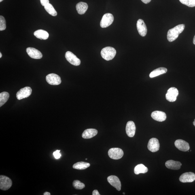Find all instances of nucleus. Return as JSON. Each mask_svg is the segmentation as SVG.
Instances as JSON below:
<instances>
[{
    "mask_svg": "<svg viewBox=\"0 0 195 195\" xmlns=\"http://www.w3.org/2000/svg\"><path fill=\"white\" fill-rule=\"evenodd\" d=\"M184 24H180L168 31L167 35L168 41L172 42L178 37L179 35L185 29Z\"/></svg>",
    "mask_w": 195,
    "mask_h": 195,
    "instance_id": "f257e3e1",
    "label": "nucleus"
},
{
    "mask_svg": "<svg viewBox=\"0 0 195 195\" xmlns=\"http://www.w3.org/2000/svg\"><path fill=\"white\" fill-rule=\"evenodd\" d=\"M116 50L113 47H107L102 49L101 55L102 58L107 61L111 60L116 55Z\"/></svg>",
    "mask_w": 195,
    "mask_h": 195,
    "instance_id": "f03ea898",
    "label": "nucleus"
},
{
    "mask_svg": "<svg viewBox=\"0 0 195 195\" xmlns=\"http://www.w3.org/2000/svg\"><path fill=\"white\" fill-rule=\"evenodd\" d=\"M12 181L6 176H0V189L3 190H8L12 186Z\"/></svg>",
    "mask_w": 195,
    "mask_h": 195,
    "instance_id": "7ed1b4c3",
    "label": "nucleus"
},
{
    "mask_svg": "<svg viewBox=\"0 0 195 195\" xmlns=\"http://www.w3.org/2000/svg\"><path fill=\"white\" fill-rule=\"evenodd\" d=\"M109 156L112 159L118 160L122 158L124 155L123 151L119 148H113L110 149L108 151Z\"/></svg>",
    "mask_w": 195,
    "mask_h": 195,
    "instance_id": "20e7f679",
    "label": "nucleus"
},
{
    "mask_svg": "<svg viewBox=\"0 0 195 195\" xmlns=\"http://www.w3.org/2000/svg\"><path fill=\"white\" fill-rule=\"evenodd\" d=\"M114 17L113 15L110 13H107L104 15L100 22V26L102 28L108 27L113 23Z\"/></svg>",
    "mask_w": 195,
    "mask_h": 195,
    "instance_id": "39448f33",
    "label": "nucleus"
},
{
    "mask_svg": "<svg viewBox=\"0 0 195 195\" xmlns=\"http://www.w3.org/2000/svg\"><path fill=\"white\" fill-rule=\"evenodd\" d=\"M179 95V91L175 87H171L167 91L166 94V99L170 102H175L177 99V97Z\"/></svg>",
    "mask_w": 195,
    "mask_h": 195,
    "instance_id": "423d86ee",
    "label": "nucleus"
},
{
    "mask_svg": "<svg viewBox=\"0 0 195 195\" xmlns=\"http://www.w3.org/2000/svg\"><path fill=\"white\" fill-rule=\"evenodd\" d=\"M47 82L49 84L53 86H58L61 84V78L59 76L54 73H51L47 75L46 77Z\"/></svg>",
    "mask_w": 195,
    "mask_h": 195,
    "instance_id": "0eeeda50",
    "label": "nucleus"
},
{
    "mask_svg": "<svg viewBox=\"0 0 195 195\" xmlns=\"http://www.w3.org/2000/svg\"><path fill=\"white\" fill-rule=\"evenodd\" d=\"M32 89L31 87H25L21 89L17 92L16 97L19 100H21L24 98L29 97L32 94Z\"/></svg>",
    "mask_w": 195,
    "mask_h": 195,
    "instance_id": "6e6552de",
    "label": "nucleus"
},
{
    "mask_svg": "<svg viewBox=\"0 0 195 195\" xmlns=\"http://www.w3.org/2000/svg\"><path fill=\"white\" fill-rule=\"evenodd\" d=\"M65 57L70 63L75 66H79L81 64V61L75 55L69 51L66 52Z\"/></svg>",
    "mask_w": 195,
    "mask_h": 195,
    "instance_id": "1a4fd4ad",
    "label": "nucleus"
},
{
    "mask_svg": "<svg viewBox=\"0 0 195 195\" xmlns=\"http://www.w3.org/2000/svg\"><path fill=\"white\" fill-rule=\"evenodd\" d=\"M160 147V143L156 138H153L150 140L147 145L149 150L152 152H156L159 150Z\"/></svg>",
    "mask_w": 195,
    "mask_h": 195,
    "instance_id": "9d476101",
    "label": "nucleus"
},
{
    "mask_svg": "<svg viewBox=\"0 0 195 195\" xmlns=\"http://www.w3.org/2000/svg\"><path fill=\"white\" fill-rule=\"evenodd\" d=\"M195 174L192 172L183 173L179 178V180L183 183H192L195 181Z\"/></svg>",
    "mask_w": 195,
    "mask_h": 195,
    "instance_id": "9b49d317",
    "label": "nucleus"
},
{
    "mask_svg": "<svg viewBox=\"0 0 195 195\" xmlns=\"http://www.w3.org/2000/svg\"><path fill=\"white\" fill-rule=\"evenodd\" d=\"M107 180L110 184L116 188L117 190L119 191L121 190V182L118 177L115 176H110L108 177Z\"/></svg>",
    "mask_w": 195,
    "mask_h": 195,
    "instance_id": "f8f14e48",
    "label": "nucleus"
},
{
    "mask_svg": "<svg viewBox=\"0 0 195 195\" xmlns=\"http://www.w3.org/2000/svg\"><path fill=\"white\" fill-rule=\"evenodd\" d=\"M26 52L30 57L34 59H40L42 57V54L39 50L33 47H28Z\"/></svg>",
    "mask_w": 195,
    "mask_h": 195,
    "instance_id": "ddd939ff",
    "label": "nucleus"
},
{
    "mask_svg": "<svg viewBox=\"0 0 195 195\" xmlns=\"http://www.w3.org/2000/svg\"><path fill=\"white\" fill-rule=\"evenodd\" d=\"M137 27L140 35L145 37L147 33V28L143 20L140 19L137 21Z\"/></svg>",
    "mask_w": 195,
    "mask_h": 195,
    "instance_id": "4468645a",
    "label": "nucleus"
},
{
    "mask_svg": "<svg viewBox=\"0 0 195 195\" xmlns=\"http://www.w3.org/2000/svg\"><path fill=\"white\" fill-rule=\"evenodd\" d=\"M175 145L177 148L181 151H188L190 149L189 143L182 140L179 139L176 140Z\"/></svg>",
    "mask_w": 195,
    "mask_h": 195,
    "instance_id": "2eb2a0df",
    "label": "nucleus"
},
{
    "mask_svg": "<svg viewBox=\"0 0 195 195\" xmlns=\"http://www.w3.org/2000/svg\"><path fill=\"white\" fill-rule=\"evenodd\" d=\"M136 127L135 124L133 121H129L127 123L126 132L127 135L130 137H133L135 135Z\"/></svg>",
    "mask_w": 195,
    "mask_h": 195,
    "instance_id": "dca6fc26",
    "label": "nucleus"
},
{
    "mask_svg": "<svg viewBox=\"0 0 195 195\" xmlns=\"http://www.w3.org/2000/svg\"><path fill=\"white\" fill-rule=\"evenodd\" d=\"M151 116L154 120L159 122H162L166 120V113L163 112L156 111L151 113Z\"/></svg>",
    "mask_w": 195,
    "mask_h": 195,
    "instance_id": "f3484780",
    "label": "nucleus"
},
{
    "mask_svg": "<svg viewBox=\"0 0 195 195\" xmlns=\"http://www.w3.org/2000/svg\"><path fill=\"white\" fill-rule=\"evenodd\" d=\"M165 165L168 169L173 170H178L181 168L182 164L178 161L173 160H169L166 162Z\"/></svg>",
    "mask_w": 195,
    "mask_h": 195,
    "instance_id": "a211bd4d",
    "label": "nucleus"
},
{
    "mask_svg": "<svg viewBox=\"0 0 195 195\" xmlns=\"http://www.w3.org/2000/svg\"><path fill=\"white\" fill-rule=\"evenodd\" d=\"M98 134L97 130L94 129H88L85 130L82 134V137L84 139H90Z\"/></svg>",
    "mask_w": 195,
    "mask_h": 195,
    "instance_id": "6ab92c4d",
    "label": "nucleus"
},
{
    "mask_svg": "<svg viewBox=\"0 0 195 195\" xmlns=\"http://www.w3.org/2000/svg\"><path fill=\"white\" fill-rule=\"evenodd\" d=\"M34 35L37 39L46 40L48 39L49 34L47 31L42 29H39L34 32Z\"/></svg>",
    "mask_w": 195,
    "mask_h": 195,
    "instance_id": "aec40b11",
    "label": "nucleus"
},
{
    "mask_svg": "<svg viewBox=\"0 0 195 195\" xmlns=\"http://www.w3.org/2000/svg\"><path fill=\"white\" fill-rule=\"evenodd\" d=\"M88 8V4L83 2H80L77 4L76 5V10L78 14L83 15L86 12Z\"/></svg>",
    "mask_w": 195,
    "mask_h": 195,
    "instance_id": "412c9836",
    "label": "nucleus"
},
{
    "mask_svg": "<svg viewBox=\"0 0 195 195\" xmlns=\"http://www.w3.org/2000/svg\"><path fill=\"white\" fill-rule=\"evenodd\" d=\"M167 71V69L164 67H160L154 70L150 74V77L151 78L158 76L159 75L166 73Z\"/></svg>",
    "mask_w": 195,
    "mask_h": 195,
    "instance_id": "4be33fe9",
    "label": "nucleus"
},
{
    "mask_svg": "<svg viewBox=\"0 0 195 195\" xmlns=\"http://www.w3.org/2000/svg\"><path fill=\"white\" fill-rule=\"evenodd\" d=\"M148 168L143 164L137 165L134 169V172L136 175H139L140 173H145L148 172Z\"/></svg>",
    "mask_w": 195,
    "mask_h": 195,
    "instance_id": "5701e85b",
    "label": "nucleus"
},
{
    "mask_svg": "<svg viewBox=\"0 0 195 195\" xmlns=\"http://www.w3.org/2000/svg\"><path fill=\"white\" fill-rule=\"evenodd\" d=\"M90 166V164L88 163L80 162L74 164L73 168L74 169L78 170H84L89 167Z\"/></svg>",
    "mask_w": 195,
    "mask_h": 195,
    "instance_id": "b1692460",
    "label": "nucleus"
},
{
    "mask_svg": "<svg viewBox=\"0 0 195 195\" xmlns=\"http://www.w3.org/2000/svg\"><path fill=\"white\" fill-rule=\"evenodd\" d=\"M44 8L47 12L51 15L55 16L57 15V12L53 5L51 4H47L44 6Z\"/></svg>",
    "mask_w": 195,
    "mask_h": 195,
    "instance_id": "393cba45",
    "label": "nucleus"
},
{
    "mask_svg": "<svg viewBox=\"0 0 195 195\" xmlns=\"http://www.w3.org/2000/svg\"><path fill=\"white\" fill-rule=\"evenodd\" d=\"M9 97L8 92H3L0 94V107L4 105L8 101Z\"/></svg>",
    "mask_w": 195,
    "mask_h": 195,
    "instance_id": "a878e982",
    "label": "nucleus"
},
{
    "mask_svg": "<svg viewBox=\"0 0 195 195\" xmlns=\"http://www.w3.org/2000/svg\"><path fill=\"white\" fill-rule=\"evenodd\" d=\"M73 185L75 188L79 189V190H81V189L84 188L85 187L84 183H81V181L78 180H76L73 182Z\"/></svg>",
    "mask_w": 195,
    "mask_h": 195,
    "instance_id": "bb28decb",
    "label": "nucleus"
},
{
    "mask_svg": "<svg viewBox=\"0 0 195 195\" xmlns=\"http://www.w3.org/2000/svg\"><path fill=\"white\" fill-rule=\"evenodd\" d=\"M180 2L189 7L195 6V0H179Z\"/></svg>",
    "mask_w": 195,
    "mask_h": 195,
    "instance_id": "cd10ccee",
    "label": "nucleus"
},
{
    "mask_svg": "<svg viewBox=\"0 0 195 195\" xmlns=\"http://www.w3.org/2000/svg\"><path fill=\"white\" fill-rule=\"evenodd\" d=\"M6 21L3 16H0V31H3L6 29Z\"/></svg>",
    "mask_w": 195,
    "mask_h": 195,
    "instance_id": "c85d7f7f",
    "label": "nucleus"
},
{
    "mask_svg": "<svg viewBox=\"0 0 195 195\" xmlns=\"http://www.w3.org/2000/svg\"><path fill=\"white\" fill-rule=\"evenodd\" d=\"M60 150H57L53 153L54 156L55 158L56 159H58L60 158L61 156V154L60 153Z\"/></svg>",
    "mask_w": 195,
    "mask_h": 195,
    "instance_id": "c756f323",
    "label": "nucleus"
},
{
    "mask_svg": "<svg viewBox=\"0 0 195 195\" xmlns=\"http://www.w3.org/2000/svg\"><path fill=\"white\" fill-rule=\"evenodd\" d=\"M41 3L43 6H45L47 4L49 3V0H40Z\"/></svg>",
    "mask_w": 195,
    "mask_h": 195,
    "instance_id": "7c9ffc66",
    "label": "nucleus"
},
{
    "mask_svg": "<svg viewBox=\"0 0 195 195\" xmlns=\"http://www.w3.org/2000/svg\"><path fill=\"white\" fill-rule=\"evenodd\" d=\"M92 195H100L99 192L97 190H95L93 191L92 193Z\"/></svg>",
    "mask_w": 195,
    "mask_h": 195,
    "instance_id": "2f4dec72",
    "label": "nucleus"
},
{
    "mask_svg": "<svg viewBox=\"0 0 195 195\" xmlns=\"http://www.w3.org/2000/svg\"><path fill=\"white\" fill-rule=\"evenodd\" d=\"M141 1L145 4H147L150 2L151 0H141Z\"/></svg>",
    "mask_w": 195,
    "mask_h": 195,
    "instance_id": "473e14b6",
    "label": "nucleus"
},
{
    "mask_svg": "<svg viewBox=\"0 0 195 195\" xmlns=\"http://www.w3.org/2000/svg\"><path fill=\"white\" fill-rule=\"evenodd\" d=\"M43 195H50L51 194L50 193L48 192H45V193H44V194H43Z\"/></svg>",
    "mask_w": 195,
    "mask_h": 195,
    "instance_id": "72a5a7b5",
    "label": "nucleus"
},
{
    "mask_svg": "<svg viewBox=\"0 0 195 195\" xmlns=\"http://www.w3.org/2000/svg\"><path fill=\"white\" fill-rule=\"evenodd\" d=\"M193 43L195 45V35L194 37L193 41Z\"/></svg>",
    "mask_w": 195,
    "mask_h": 195,
    "instance_id": "f704fd0d",
    "label": "nucleus"
},
{
    "mask_svg": "<svg viewBox=\"0 0 195 195\" xmlns=\"http://www.w3.org/2000/svg\"><path fill=\"white\" fill-rule=\"evenodd\" d=\"M193 124L194 126H195V119H194V122H193Z\"/></svg>",
    "mask_w": 195,
    "mask_h": 195,
    "instance_id": "c9c22d12",
    "label": "nucleus"
},
{
    "mask_svg": "<svg viewBox=\"0 0 195 195\" xmlns=\"http://www.w3.org/2000/svg\"><path fill=\"white\" fill-rule=\"evenodd\" d=\"M2 57V54L1 52H0V58H1Z\"/></svg>",
    "mask_w": 195,
    "mask_h": 195,
    "instance_id": "e433bc0d",
    "label": "nucleus"
},
{
    "mask_svg": "<svg viewBox=\"0 0 195 195\" xmlns=\"http://www.w3.org/2000/svg\"><path fill=\"white\" fill-rule=\"evenodd\" d=\"M3 1V0H0V2H2V1Z\"/></svg>",
    "mask_w": 195,
    "mask_h": 195,
    "instance_id": "4c0bfd02",
    "label": "nucleus"
},
{
    "mask_svg": "<svg viewBox=\"0 0 195 195\" xmlns=\"http://www.w3.org/2000/svg\"><path fill=\"white\" fill-rule=\"evenodd\" d=\"M123 194L125 195V193H123Z\"/></svg>",
    "mask_w": 195,
    "mask_h": 195,
    "instance_id": "58836bf2",
    "label": "nucleus"
},
{
    "mask_svg": "<svg viewBox=\"0 0 195 195\" xmlns=\"http://www.w3.org/2000/svg\"><path fill=\"white\" fill-rule=\"evenodd\" d=\"M86 160H87V158H86Z\"/></svg>",
    "mask_w": 195,
    "mask_h": 195,
    "instance_id": "ea45409f",
    "label": "nucleus"
}]
</instances>
